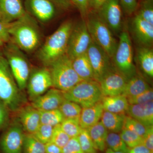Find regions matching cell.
I'll use <instances>...</instances> for the list:
<instances>
[{
  "instance_id": "obj_1",
  "label": "cell",
  "mask_w": 153,
  "mask_h": 153,
  "mask_svg": "<svg viewBox=\"0 0 153 153\" xmlns=\"http://www.w3.org/2000/svg\"><path fill=\"white\" fill-rule=\"evenodd\" d=\"M9 33L11 41L25 52H33L40 44L41 37L38 25L35 19L27 12L10 23Z\"/></svg>"
},
{
  "instance_id": "obj_2",
  "label": "cell",
  "mask_w": 153,
  "mask_h": 153,
  "mask_svg": "<svg viewBox=\"0 0 153 153\" xmlns=\"http://www.w3.org/2000/svg\"><path fill=\"white\" fill-rule=\"evenodd\" d=\"M73 25L71 21H66L47 38L38 53V59L44 65L49 66L66 54Z\"/></svg>"
},
{
  "instance_id": "obj_3",
  "label": "cell",
  "mask_w": 153,
  "mask_h": 153,
  "mask_svg": "<svg viewBox=\"0 0 153 153\" xmlns=\"http://www.w3.org/2000/svg\"><path fill=\"white\" fill-rule=\"evenodd\" d=\"M5 57L0 54V100L13 111L20 108L23 99Z\"/></svg>"
},
{
  "instance_id": "obj_4",
  "label": "cell",
  "mask_w": 153,
  "mask_h": 153,
  "mask_svg": "<svg viewBox=\"0 0 153 153\" xmlns=\"http://www.w3.org/2000/svg\"><path fill=\"white\" fill-rule=\"evenodd\" d=\"M49 66L53 87L63 92L69 90L83 80L74 71L72 60L66 54L55 60Z\"/></svg>"
},
{
  "instance_id": "obj_5",
  "label": "cell",
  "mask_w": 153,
  "mask_h": 153,
  "mask_svg": "<svg viewBox=\"0 0 153 153\" xmlns=\"http://www.w3.org/2000/svg\"><path fill=\"white\" fill-rule=\"evenodd\" d=\"M91 13V14L88 13L85 21L91 39L112 58L117 48L118 42L112 32L97 14Z\"/></svg>"
},
{
  "instance_id": "obj_6",
  "label": "cell",
  "mask_w": 153,
  "mask_h": 153,
  "mask_svg": "<svg viewBox=\"0 0 153 153\" xmlns=\"http://www.w3.org/2000/svg\"><path fill=\"white\" fill-rule=\"evenodd\" d=\"M62 92L65 99L79 104L82 108L100 102L103 97L99 84L95 80H82L69 90Z\"/></svg>"
},
{
  "instance_id": "obj_7",
  "label": "cell",
  "mask_w": 153,
  "mask_h": 153,
  "mask_svg": "<svg viewBox=\"0 0 153 153\" xmlns=\"http://www.w3.org/2000/svg\"><path fill=\"white\" fill-rule=\"evenodd\" d=\"M5 58L11 72L20 90L27 87L30 74V67L27 58L21 49L10 41L6 44Z\"/></svg>"
},
{
  "instance_id": "obj_8",
  "label": "cell",
  "mask_w": 153,
  "mask_h": 153,
  "mask_svg": "<svg viewBox=\"0 0 153 153\" xmlns=\"http://www.w3.org/2000/svg\"><path fill=\"white\" fill-rule=\"evenodd\" d=\"M112 58L114 68L128 79L137 74L133 63L132 45L127 31L120 33L117 48Z\"/></svg>"
},
{
  "instance_id": "obj_9",
  "label": "cell",
  "mask_w": 153,
  "mask_h": 153,
  "mask_svg": "<svg viewBox=\"0 0 153 153\" xmlns=\"http://www.w3.org/2000/svg\"><path fill=\"white\" fill-rule=\"evenodd\" d=\"M92 41L85 20L83 19L73 25L68 40L66 55L72 60L85 54Z\"/></svg>"
},
{
  "instance_id": "obj_10",
  "label": "cell",
  "mask_w": 153,
  "mask_h": 153,
  "mask_svg": "<svg viewBox=\"0 0 153 153\" xmlns=\"http://www.w3.org/2000/svg\"><path fill=\"white\" fill-rule=\"evenodd\" d=\"M86 54L92 66L94 79L99 82L113 68L111 60V58L93 41L88 47Z\"/></svg>"
},
{
  "instance_id": "obj_11",
  "label": "cell",
  "mask_w": 153,
  "mask_h": 153,
  "mask_svg": "<svg viewBox=\"0 0 153 153\" xmlns=\"http://www.w3.org/2000/svg\"><path fill=\"white\" fill-rule=\"evenodd\" d=\"M122 10L119 0H108L95 13L112 33L118 34L122 28Z\"/></svg>"
},
{
  "instance_id": "obj_12",
  "label": "cell",
  "mask_w": 153,
  "mask_h": 153,
  "mask_svg": "<svg viewBox=\"0 0 153 153\" xmlns=\"http://www.w3.org/2000/svg\"><path fill=\"white\" fill-rule=\"evenodd\" d=\"M128 79L114 67L98 82L103 96L120 95Z\"/></svg>"
},
{
  "instance_id": "obj_13",
  "label": "cell",
  "mask_w": 153,
  "mask_h": 153,
  "mask_svg": "<svg viewBox=\"0 0 153 153\" xmlns=\"http://www.w3.org/2000/svg\"><path fill=\"white\" fill-rule=\"evenodd\" d=\"M27 86L31 99H35L44 94L53 87L52 77L49 69L41 68L34 71L28 79Z\"/></svg>"
},
{
  "instance_id": "obj_14",
  "label": "cell",
  "mask_w": 153,
  "mask_h": 153,
  "mask_svg": "<svg viewBox=\"0 0 153 153\" xmlns=\"http://www.w3.org/2000/svg\"><path fill=\"white\" fill-rule=\"evenodd\" d=\"M24 6L27 13L41 22L53 19L57 8L51 0H25Z\"/></svg>"
},
{
  "instance_id": "obj_15",
  "label": "cell",
  "mask_w": 153,
  "mask_h": 153,
  "mask_svg": "<svg viewBox=\"0 0 153 153\" xmlns=\"http://www.w3.org/2000/svg\"><path fill=\"white\" fill-rule=\"evenodd\" d=\"M25 134L19 126L15 125L5 134L1 142L4 153H22Z\"/></svg>"
},
{
  "instance_id": "obj_16",
  "label": "cell",
  "mask_w": 153,
  "mask_h": 153,
  "mask_svg": "<svg viewBox=\"0 0 153 153\" xmlns=\"http://www.w3.org/2000/svg\"><path fill=\"white\" fill-rule=\"evenodd\" d=\"M131 30L135 40L140 47H152L153 42V25L137 14L132 20Z\"/></svg>"
},
{
  "instance_id": "obj_17",
  "label": "cell",
  "mask_w": 153,
  "mask_h": 153,
  "mask_svg": "<svg viewBox=\"0 0 153 153\" xmlns=\"http://www.w3.org/2000/svg\"><path fill=\"white\" fill-rule=\"evenodd\" d=\"M63 92L52 88L44 95H41L33 100L32 106L39 111L57 109L64 100Z\"/></svg>"
},
{
  "instance_id": "obj_18",
  "label": "cell",
  "mask_w": 153,
  "mask_h": 153,
  "mask_svg": "<svg viewBox=\"0 0 153 153\" xmlns=\"http://www.w3.org/2000/svg\"><path fill=\"white\" fill-rule=\"evenodd\" d=\"M22 0H0V20L10 23L26 13Z\"/></svg>"
},
{
  "instance_id": "obj_19",
  "label": "cell",
  "mask_w": 153,
  "mask_h": 153,
  "mask_svg": "<svg viewBox=\"0 0 153 153\" xmlns=\"http://www.w3.org/2000/svg\"><path fill=\"white\" fill-rule=\"evenodd\" d=\"M126 111L128 116L138 121L145 126H153V101L142 104L129 105Z\"/></svg>"
},
{
  "instance_id": "obj_20",
  "label": "cell",
  "mask_w": 153,
  "mask_h": 153,
  "mask_svg": "<svg viewBox=\"0 0 153 153\" xmlns=\"http://www.w3.org/2000/svg\"><path fill=\"white\" fill-rule=\"evenodd\" d=\"M19 118L23 128L28 134L34 133L41 124L39 111L32 106L22 109Z\"/></svg>"
},
{
  "instance_id": "obj_21",
  "label": "cell",
  "mask_w": 153,
  "mask_h": 153,
  "mask_svg": "<svg viewBox=\"0 0 153 153\" xmlns=\"http://www.w3.org/2000/svg\"><path fill=\"white\" fill-rule=\"evenodd\" d=\"M103 111L101 101L88 107L82 108L79 117L81 128L87 129L97 123L101 119Z\"/></svg>"
},
{
  "instance_id": "obj_22",
  "label": "cell",
  "mask_w": 153,
  "mask_h": 153,
  "mask_svg": "<svg viewBox=\"0 0 153 153\" xmlns=\"http://www.w3.org/2000/svg\"><path fill=\"white\" fill-rule=\"evenodd\" d=\"M101 102L104 111L116 114H123L129 105L127 99L122 94L103 96Z\"/></svg>"
},
{
  "instance_id": "obj_23",
  "label": "cell",
  "mask_w": 153,
  "mask_h": 153,
  "mask_svg": "<svg viewBox=\"0 0 153 153\" xmlns=\"http://www.w3.org/2000/svg\"><path fill=\"white\" fill-rule=\"evenodd\" d=\"M72 63L74 71L81 79L95 80L92 66L86 53L72 59Z\"/></svg>"
},
{
  "instance_id": "obj_24",
  "label": "cell",
  "mask_w": 153,
  "mask_h": 153,
  "mask_svg": "<svg viewBox=\"0 0 153 153\" xmlns=\"http://www.w3.org/2000/svg\"><path fill=\"white\" fill-rule=\"evenodd\" d=\"M150 88L145 79L136 74L128 79L122 94L128 98L139 95Z\"/></svg>"
},
{
  "instance_id": "obj_25",
  "label": "cell",
  "mask_w": 153,
  "mask_h": 153,
  "mask_svg": "<svg viewBox=\"0 0 153 153\" xmlns=\"http://www.w3.org/2000/svg\"><path fill=\"white\" fill-rule=\"evenodd\" d=\"M96 150L103 152L106 148L108 130L101 122L87 128Z\"/></svg>"
},
{
  "instance_id": "obj_26",
  "label": "cell",
  "mask_w": 153,
  "mask_h": 153,
  "mask_svg": "<svg viewBox=\"0 0 153 153\" xmlns=\"http://www.w3.org/2000/svg\"><path fill=\"white\" fill-rule=\"evenodd\" d=\"M126 116L124 114H116L104 111L101 122L107 130L117 133L123 128Z\"/></svg>"
},
{
  "instance_id": "obj_27",
  "label": "cell",
  "mask_w": 153,
  "mask_h": 153,
  "mask_svg": "<svg viewBox=\"0 0 153 153\" xmlns=\"http://www.w3.org/2000/svg\"><path fill=\"white\" fill-rule=\"evenodd\" d=\"M137 58L141 68L145 74L153 76V51L152 47H140L138 48Z\"/></svg>"
},
{
  "instance_id": "obj_28",
  "label": "cell",
  "mask_w": 153,
  "mask_h": 153,
  "mask_svg": "<svg viewBox=\"0 0 153 153\" xmlns=\"http://www.w3.org/2000/svg\"><path fill=\"white\" fill-rule=\"evenodd\" d=\"M41 124L55 127L60 124L65 119L59 109L39 111Z\"/></svg>"
},
{
  "instance_id": "obj_29",
  "label": "cell",
  "mask_w": 153,
  "mask_h": 153,
  "mask_svg": "<svg viewBox=\"0 0 153 153\" xmlns=\"http://www.w3.org/2000/svg\"><path fill=\"white\" fill-rule=\"evenodd\" d=\"M23 153H46L45 144L36 139L32 134H25Z\"/></svg>"
},
{
  "instance_id": "obj_30",
  "label": "cell",
  "mask_w": 153,
  "mask_h": 153,
  "mask_svg": "<svg viewBox=\"0 0 153 153\" xmlns=\"http://www.w3.org/2000/svg\"><path fill=\"white\" fill-rule=\"evenodd\" d=\"M82 108L79 104L64 99L58 109L65 119L78 118L80 116Z\"/></svg>"
},
{
  "instance_id": "obj_31",
  "label": "cell",
  "mask_w": 153,
  "mask_h": 153,
  "mask_svg": "<svg viewBox=\"0 0 153 153\" xmlns=\"http://www.w3.org/2000/svg\"><path fill=\"white\" fill-rule=\"evenodd\" d=\"M106 145L109 149L115 152L127 153L130 149L122 139L120 134L117 133L111 132L108 133L106 138Z\"/></svg>"
},
{
  "instance_id": "obj_32",
  "label": "cell",
  "mask_w": 153,
  "mask_h": 153,
  "mask_svg": "<svg viewBox=\"0 0 153 153\" xmlns=\"http://www.w3.org/2000/svg\"><path fill=\"white\" fill-rule=\"evenodd\" d=\"M61 128L63 131L70 138L77 137L82 128L79 123L78 118H66L60 124Z\"/></svg>"
},
{
  "instance_id": "obj_33",
  "label": "cell",
  "mask_w": 153,
  "mask_h": 153,
  "mask_svg": "<svg viewBox=\"0 0 153 153\" xmlns=\"http://www.w3.org/2000/svg\"><path fill=\"white\" fill-rule=\"evenodd\" d=\"M149 126H145L138 121L128 116L126 117L123 128L130 130L143 138L146 133Z\"/></svg>"
},
{
  "instance_id": "obj_34",
  "label": "cell",
  "mask_w": 153,
  "mask_h": 153,
  "mask_svg": "<svg viewBox=\"0 0 153 153\" xmlns=\"http://www.w3.org/2000/svg\"><path fill=\"white\" fill-rule=\"evenodd\" d=\"M77 138L83 153H96V150L87 129L82 128Z\"/></svg>"
},
{
  "instance_id": "obj_35",
  "label": "cell",
  "mask_w": 153,
  "mask_h": 153,
  "mask_svg": "<svg viewBox=\"0 0 153 153\" xmlns=\"http://www.w3.org/2000/svg\"><path fill=\"white\" fill-rule=\"evenodd\" d=\"M120 135L129 148L131 149L139 145H142L143 138L130 130L123 128Z\"/></svg>"
},
{
  "instance_id": "obj_36",
  "label": "cell",
  "mask_w": 153,
  "mask_h": 153,
  "mask_svg": "<svg viewBox=\"0 0 153 153\" xmlns=\"http://www.w3.org/2000/svg\"><path fill=\"white\" fill-rule=\"evenodd\" d=\"M53 128L52 126L41 124L36 132L32 134L36 139L46 144L51 141Z\"/></svg>"
},
{
  "instance_id": "obj_37",
  "label": "cell",
  "mask_w": 153,
  "mask_h": 153,
  "mask_svg": "<svg viewBox=\"0 0 153 153\" xmlns=\"http://www.w3.org/2000/svg\"><path fill=\"white\" fill-rule=\"evenodd\" d=\"M71 138L68 136L61 128L60 124L54 127L52 138L50 142L62 149Z\"/></svg>"
},
{
  "instance_id": "obj_38",
  "label": "cell",
  "mask_w": 153,
  "mask_h": 153,
  "mask_svg": "<svg viewBox=\"0 0 153 153\" xmlns=\"http://www.w3.org/2000/svg\"><path fill=\"white\" fill-rule=\"evenodd\" d=\"M137 15L153 25V0H142Z\"/></svg>"
},
{
  "instance_id": "obj_39",
  "label": "cell",
  "mask_w": 153,
  "mask_h": 153,
  "mask_svg": "<svg viewBox=\"0 0 153 153\" xmlns=\"http://www.w3.org/2000/svg\"><path fill=\"white\" fill-rule=\"evenodd\" d=\"M127 99L129 105L142 104L153 101V89L150 88L139 95Z\"/></svg>"
},
{
  "instance_id": "obj_40",
  "label": "cell",
  "mask_w": 153,
  "mask_h": 153,
  "mask_svg": "<svg viewBox=\"0 0 153 153\" xmlns=\"http://www.w3.org/2000/svg\"><path fill=\"white\" fill-rule=\"evenodd\" d=\"M62 153H84L82 150L77 137L71 138L67 144L62 149Z\"/></svg>"
},
{
  "instance_id": "obj_41",
  "label": "cell",
  "mask_w": 153,
  "mask_h": 153,
  "mask_svg": "<svg viewBox=\"0 0 153 153\" xmlns=\"http://www.w3.org/2000/svg\"><path fill=\"white\" fill-rule=\"evenodd\" d=\"M10 23H6L0 20V47L7 44L11 41L9 33Z\"/></svg>"
},
{
  "instance_id": "obj_42",
  "label": "cell",
  "mask_w": 153,
  "mask_h": 153,
  "mask_svg": "<svg viewBox=\"0 0 153 153\" xmlns=\"http://www.w3.org/2000/svg\"><path fill=\"white\" fill-rule=\"evenodd\" d=\"M122 9L128 16L132 15L138 8L137 0H119Z\"/></svg>"
},
{
  "instance_id": "obj_43",
  "label": "cell",
  "mask_w": 153,
  "mask_h": 153,
  "mask_svg": "<svg viewBox=\"0 0 153 153\" xmlns=\"http://www.w3.org/2000/svg\"><path fill=\"white\" fill-rule=\"evenodd\" d=\"M89 0H71L72 5L78 9L82 19L85 20L88 13Z\"/></svg>"
},
{
  "instance_id": "obj_44",
  "label": "cell",
  "mask_w": 153,
  "mask_h": 153,
  "mask_svg": "<svg viewBox=\"0 0 153 153\" xmlns=\"http://www.w3.org/2000/svg\"><path fill=\"white\" fill-rule=\"evenodd\" d=\"M142 145L153 153V126H150L146 133L143 138Z\"/></svg>"
},
{
  "instance_id": "obj_45",
  "label": "cell",
  "mask_w": 153,
  "mask_h": 153,
  "mask_svg": "<svg viewBox=\"0 0 153 153\" xmlns=\"http://www.w3.org/2000/svg\"><path fill=\"white\" fill-rule=\"evenodd\" d=\"M108 0H89L88 13H97Z\"/></svg>"
},
{
  "instance_id": "obj_46",
  "label": "cell",
  "mask_w": 153,
  "mask_h": 153,
  "mask_svg": "<svg viewBox=\"0 0 153 153\" xmlns=\"http://www.w3.org/2000/svg\"><path fill=\"white\" fill-rule=\"evenodd\" d=\"M57 8L67 10L72 6L71 0H51Z\"/></svg>"
},
{
  "instance_id": "obj_47",
  "label": "cell",
  "mask_w": 153,
  "mask_h": 153,
  "mask_svg": "<svg viewBox=\"0 0 153 153\" xmlns=\"http://www.w3.org/2000/svg\"><path fill=\"white\" fill-rule=\"evenodd\" d=\"M45 146L46 153H62V149L51 142L47 143Z\"/></svg>"
},
{
  "instance_id": "obj_48",
  "label": "cell",
  "mask_w": 153,
  "mask_h": 153,
  "mask_svg": "<svg viewBox=\"0 0 153 153\" xmlns=\"http://www.w3.org/2000/svg\"><path fill=\"white\" fill-rule=\"evenodd\" d=\"M7 106L1 100H0V127L5 121L7 116Z\"/></svg>"
},
{
  "instance_id": "obj_49",
  "label": "cell",
  "mask_w": 153,
  "mask_h": 153,
  "mask_svg": "<svg viewBox=\"0 0 153 153\" xmlns=\"http://www.w3.org/2000/svg\"><path fill=\"white\" fill-rule=\"evenodd\" d=\"M127 153H153L144 145H140L129 149Z\"/></svg>"
},
{
  "instance_id": "obj_50",
  "label": "cell",
  "mask_w": 153,
  "mask_h": 153,
  "mask_svg": "<svg viewBox=\"0 0 153 153\" xmlns=\"http://www.w3.org/2000/svg\"><path fill=\"white\" fill-rule=\"evenodd\" d=\"M105 153H124L121 152H115L112 150L111 149H108L106 151Z\"/></svg>"
}]
</instances>
